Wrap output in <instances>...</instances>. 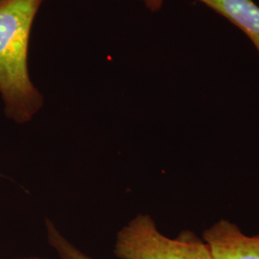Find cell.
Returning <instances> with one entry per match:
<instances>
[{
    "mask_svg": "<svg viewBox=\"0 0 259 259\" xmlns=\"http://www.w3.org/2000/svg\"><path fill=\"white\" fill-rule=\"evenodd\" d=\"M113 252L119 259H216L207 244L191 231L170 238L148 214H139L116 234Z\"/></svg>",
    "mask_w": 259,
    "mask_h": 259,
    "instance_id": "2",
    "label": "cell"
},
{
    "mask_svg": "<svg viewBox=\"0 0 259 259\" xmlns=\"http://www.w3.org/2000/svg\"><path fill=\"white\" fill-rule=\"evenodd\" d=\"M14 259H47L44 257H39V256H28V257H19V258Z\"/></svg>",
    "mask_w": 259,
    "mask_h": 259,
    "instance_id": "7",
    "label": "cell"
},
{
    "mask_svg": "<svg viewBox=\"0 0 259 259\" xmlns=\"http://www.w3.org/2000/svg\"><path fill=\"white\" fill-rule=\"evenodd\" d=\"M247 35L259 54V6L253 0H197Z\"/></svg>",
    "mask_w": 259,
    "mask_h": 259,
    "instance_id": "4",
    "label": "cell"
},
{
    "mask_svg": "<svg viewBox=\"0 0 259 259\" xmlns=\"http://www.w3.org/2000/svg\"><path fill=\"white\" fill-rule=\"evenodd\" d=\"M202 238L216 259H259V234L249 236L229 220L213 224Z\"/></svg>",
    "mask_w": 259,
    "mask_h": 259,
    "instance_id": "3",
    "label": "cell"
},
{
    "mask_svg": "<svg viewBox=\"0 0 259 259\" xmlns=\"http://www.w3.org/2000/svg\"><path fill=\"white\" fill-rule=\"evenodd\" d=\"M150 12L156 13L162 8L164 0H139Z\"/></svg>",
    "mask_w": 259,
    "mask_h": 259,
    "instance_id": "6",
    "label": "cell"
},
{
    "mask_svg": "<svg viewBox=\"0 0 259 259\" xmlns=\"http://www.w3.org/2000/svg\"><path fill=\"white\" fill-rule=\"evenodd\" d=\"M45 1L0 0V95L6 117L19 125L32 120L45 105L28 67L31 30Z\"/></svg>",
    "mask_w": 259,
    "mask_h": 259,
    "instance_id": "1",
    "label": "cell"
},
{
    "mask_svg": "<svg viewBox=\"0 0 259 259\" xmlns=\"http://www.w3.org/2000/svg\"><path fill=\"white\" fill-rule=\"evenodd\" d=\"M47 242L59 259H94L76 247L60 232L51 219H46Z\"/></svg>",
    "mask_w": 259,
    "mask_h": 259,
    "instance_id": "5",
    "label": "cell"
}]
</instances>
